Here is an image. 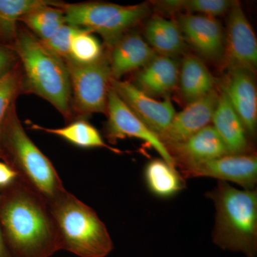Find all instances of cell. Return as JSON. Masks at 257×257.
I'll use <instances>...</instances> for the list:
<instances>
[{"label":"cell","mask_w":257,"mask_h":257,"mask_svg":"<svg viewBox=\"0 0 257 257\" xmlns=\"http://www.w3.org/2000/svg\"><path fill=\"white\" fill-rule=\"evenodd\" d=\"M5 163L18 178L46 201L48 205L67 192L51 161L29 138L17 113L10 109L2 135Z\"/></svg>","instance_id":"277c9868"},{"label":"cell","mask_w":257,"mask_h":257,"mask_svg":"<svg viewBox=\"0 0 257 257\" xmlns=\"http://www.w3.org/2000/svg\"><path fill=\"white\" fill-rule=\"evenodd\" d=\"M71 84L72 112L78 119L94 113H106L111 77L109 59L103 57L92 64L66 60Z\"/></svg>","instance_id":"52a82bcc"},{"label":"cell","mask_w":257,"mask_h":257,"mask_svg":"<svg viewBox=\"0 0 257 257\" xmlns=\"http://www.w3.org/2000/svg\"><path fill=\"white\" fill-rule=\"evenodd\" d=\"M178 23L184 41L201 57L211 61L223 60L224 35L215 18L188 14L181 17Z\"/></svg>","instance_id":"4fadbf2b"},{"label":"cell","mask_w":257,"mask_h":257,"mask_svg":"<svg viewBox=\"0 0 257 257\" xmlns=\"http://www.w3.org/2000/svg\"><path fill=\"white\" fill-rule=\"evenodd\" d=\"M12 47L23 72V92L40 96L66 119H72L70 78L65 61L27 30H18Z\"/></svg>","instance_id":"7a4b0ae2"},{"label":"cell","mask_w":257,"mask_h":257,"mask_svg":"<svg viewBox=\"0 0 257 257\" xmlns=\"http://www.w3.org/2000/svg\"><path fill=\"white\" fill-rule=\"evenodd\" d=\"M18 63V56L13 47L0 43V79L9 73Z\"/></svg>","instance_id":"f1b7e54d"},{"label":"cell","mask_w":257,"mask_h":257,"mask_svg":"<svg viewBox=\"0 0 257 257\" xmlns=\"http://www.w3.org/2000/svg\"><path fill=\"white\" fill-rule=\"evenodd\" d=\"M167 149L175 166H179L180 169L228 155L224 143L211 124L184 143Z\"/></svg>","instance_id":"9a60e30c"},{"label":"cell","mask_w":257,"mask_h":257,"mask_svg":"<svg viewBox=\"0 0 257 257\" xmlns=\"http://www.w3.org/2000/svg\"><path fill=\"white\" fill-rule=\"evenodd\" d=\"M143 177L147 189L160 199L175 197L186 187L184 177L176 167L162 158L147 162L144 169Z\"/></svg>","instance_id":"44dd1931"},{"label":"cell","mask_w":257,"mask_h":257,"mask_svg":"<svg viewBox=\"0 0 257 257\" xmlns=\"http://www.w3.org/2000/svg\"><path fill=\"white\" fill-rule=\"evenodd\" d=\"M0 257H13L7 246L1 229H0Z\"/></svg>","instance_id":"4dcf8cb0"},{"label":"cell","mask_w":257,"mask_h":257,"mask_svg":"<svg viewBox=\"0 0 257 257\" xmlns=\"http://www.w3.org/2000/svg\"><path fill=\"white\" fill-rule=\"evenodd\" d=\"M0 229L13 257H50L62 250L50 206L18 177L1 189Z\"/></svg>","instance_id":"6da1fadb"},{"label":"cell","mask_w":257,"mask_h":257,"mask_svg":"<svg viewBox=\"0 0 257 257\" xmlns=\"http://www.w3.org/2000/svg\"><path fill=\"white\" fill-rule=\"evenodd\" d=\"M145 37V41L156 54L171 58L182 53L185 47L178 23L157 15L147 23Z\"/></svg>","instance_id":"ffe728a7"},{"label":"cell","mask_w":257,"mask_h":257,"mask_svg":"<svg viewBox=\"0 0 257 257\" xmlns=\"http://www.w3.org/2000/svg\"><path fill=\"white\" fill-rule=\"evenodd\" d=\"M52 3L47 0H0V39L12 47L18 35V22L34 10Z\"/></svg>","instance_id":"603a6c76"},{"label":"cell","mask_w":257,"mask_h":257,"mask_svg":"<svg viewBox=\"0 0 257 257\" xmlns=\"http://www.w3.org/2000/svg\"><path fill=\"white\" fill-rule=\"evenodd\" d=\"M18 175L9 165L0 162V188L8 187L17 179Z\"/></svg>","instance_id":"f546056e"},{"label":"cell","mask_w":257,"mask_h":257,"mask_svg":"<svg viewBox=\"0 0 257 257\" xmlns=\"http://www.w3.org/2000/svg\"><path fill=\"white\" fill-rule=\"evenodd\" d=\"M111 49L109 67L111 77L114 79L144 68L157 55L138 34H126Z\"/></svg>","instance_id":"2e32d148"},{"label":"cell","mask_w":257,"mask_h":257,"mask_svg":"<svg viewBox=\"0 0 257 257\" xmlns=\"http://www.w3.org/2000/svg\"><path fill=\"white\" fill-rule=\"evenodd\" d=\"M219 94L216 89L200 99L187 104L176 113L170 126L160 137L167 148L184 143L212 121Z\"/></svg>","instance_id":"7c38bea8"},{"label":"cell","mask_w":257,"mask_h":257,"mask_svg":"<svg viewBox=\"0 0 257 257\" xmlns=\"http://www.w3.org/2000/svg\"><path fill=\"white\" fill-rule=\"evenodd\" d=\"M31 128L60 137L74 146L81 148H105L115 153L121 152L108 145L96 128L84 119L74 120L64 127L46 128L33 124Z\"/></svg>","instance_id":"7402d4cb"},{"label":"cell","mask_w":257,"mask_h":257,"mask_svg":"<svg viewBox=\"0 0 257 257\" xmlns=\"http://www.w3.org/2000/svg\"><path fill=\"white\" fill-rule=\"evenodd\" d=\"M221 91L239 115L248 137L253 138L257 125V93L252 72L241 69H229Z\"/></svg>","instance_id":"5bb4252c"},{"label":"cell","mask_w":257,"mask_h":257,"mask_svg":"<svg viewBox=\"0 0 257 257\" xmlns=\"http://www.w3.org/2000/svg\"><path fill=\"white\" fill-rule=\"evenodd\" d=\"M79 29L71 26L68 24H64L55 35H52L48 40L42 42V43L52 53L63 59L64 61L67 60L69 58V51L72 39Z\"/></svg>","instance_id":"83f0119b"},{"label":"cell","mask_w":257,"mask_h":257,"mask_svg":"<svg viewBox=\"0 0 257 257\" xmlns=\"http://www.w3.org/2000/svg\"><path fill=\"white\" fill-rule=\"evenodd\" d=\"M179 75L178 64L173 58L156 55L140 70L134 84L152 97L164 96L177 87Z\"/></svg>","instance_id":"ac0fdd59"},{"label":"cell","mask_w":257,"mask_h":257,"mask_svg":"<svg viewBox=\"0 0 257 257\" xmlns=\"http://www.w3.org/2000/svg\"><path fill=\"white\" fill-rule=\"evenodd\" d=\"M49 206L62 250L79 257H106L112 251L110 234L92 208L67 191Z\"/></svg>","instance_id":"5b68a950"},{"label":"cell","mask_w":257,"mask_h":257,"mask_svg":"<svg viewBox=\"0 0 257 257\" xmlns=\"http://www.w3.org/2000/svg\"><path fill=\"white\" fill-rule=\"evenodd\" d=\"M229 11L223 60L229 69L253 73L257 65L256 35L239 3L234 2Z\"/></svg>","instance_id":"30bf717a"},{"label":"cell","mask_w":257,"mask_h":257,"mask_svg":"<svg viewBox=\"0 0 257 257\" xmlns=\"http://www.w3.org/2000/svg\"><path fill=\"white\" fill-rule=\"evenodd\" d=\"M181 171L184 178L209 177L253 190L257 183V157L254 154L226 155L187 166Z\"/></svg>","instance_id":"9c48e42d"},{"label":"cell","mask_w":257,"mask_h":257,"mask_svg":"<svg viewBox=\"0 0 257 257\" xmlns=\"http://www.w3.org/2000/svg\"><path fill=\"white\" fill-rule=\"evenodd\" d=\"M233 1L229 0H167L158 3L166 10H185L189 14L197 13L203 16L215 18L230 10Z\"/></svg>","instance_id":"4316f807"},{"label":"cell","mask_w":257,"mask_h":257,"mask_svg":"<svg viewBox=\"0 0 257 257\" xmlns=\"http://www.w3.org/2000/svg\"><path fill=\"white\" fill-rule=\"evenodd\" d=\"M215 208L213 243L224 251L246 257L257 255V191L218 181L207 193Z\"/></svg>","instance_id":"3957f363"},{"label":"cell","mask_w":257,"mask_h":257,"mask_svg":"<svg viewBox=\"0 0 257 257\" xmlns=\"http://www.w3.org/2000/svg\"><path fill=\"white\" fill-rule=\"evenodd\" d=\"M20 22L41 42L48 40L66 24L64 13L56 6L55 2L34 10L25 15Z\"/></svg>","instance_id":"cb8c5ba5"},{"label":"cell","mask_w":257,"mask_h":257,"mask_svg":"<svg viewBox=\"0 0 257 257\" xmlns=\"http://www.w3.org/2000/svg\"><path fill=\"white\" fill-rule=\"evenodd\" d=\"M66 23L100 35L106 46L111 48L126 32L150 13L146 3L123 6L106 3H61Z\"/></svg>","instance_id":"8992f818"},{"label":"cell","mask_w":257,"mask_h":257,"mask_svg":"<svg viewBox=\"0 0 257 257\" xmlns=\"http://www.w3.org/2000/svg\"><path fill=\"white\" fill-rule=\"evenodd\" d=\"M216 79L205 64L195 56H187L179 70L181 96L187 104L197 100L214 90Z\"/></svg>","instance_id":"d6986e66"},{"label":"cell","mask_w":257,"mask_h":257,"mask_svg":"<svg viewBox=\"0 0 257 257\" xmlns=\"http://www.w3.org/2000/svg\"><path fill=\"white\" fill-rule=\"evenodd\" d=\"M211 123L228 155L251 154L248 135L242 121L223 91L219 94Z\"/></svg>","instance_id":"e0dca14e"},{"label":"cell","mask_w":257,"mask_h":257,"mask_svg":"<svg viewBox=\"0 0 257 257\" xmlns=\"http://www.w3.org/2000/svg\"><path fill=\"white\" fill-rule=\"evenodd\" d=\"M23 92V77L20 62L9 73L0 79V160L5 162L2 147L3 127L10 109L16 104L20 94Z\"/></svg>","instance_id":"d4e9b609"},{"label":"cell","mask_w":257,"mask_h":257,"mask_svg":"<svg viewBox=\"0 0 257 257\" xmlns=\"http://www.w3.org/2000/svg\"><path fill=\"white\" fill-rule=\"evenodd\" d=\"M106 114L108 119L105 137L109 143L115 144L126 138L139 139L153 148L162 160L176 167L175 161L160 137L130 109L111 87L108 94Z\"/></svg>","instance_id":"ba28073f"},{"label":"cell","mask_w":257,"mask_h":257,"mask_svg":"<svg viewBox=\"0 0 257 257\" xmlns=\"http://www.w3.org/2000/svg\"><path fill=\"white\" fill-rule=\"evenodd\" d=\"M111 87L132 111L159 137L162 135L176 114L172 101L155 100L140 90L133 83L120 79H111Z\"/></svg>","instance_id":"8fae6325"},{"label":"cell","mask_w":257,"mask_h":257,"mask_svg":"<svg viewBox=\"0 0 257 257\" xmlns=\"http://www.w3.org/2000/svg\"><path fill=\"white\" fill-rule=\"evenodd\" d=\"M103 57V47L99 39L92 32L79 29L72 39L67 60L87 64L97 62Z\"/></svg>","instance_id":"484cf974"}]
</instances>
